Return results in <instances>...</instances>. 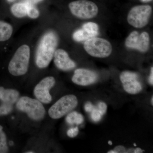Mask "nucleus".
Masks as SVG:
<instances>
[{"label":"nucleus","mask_w":153,"mask_h":153,"mask_svg":"<svg viewBox=\"0 0 153 153\" xmlns=\"http://www.w3.org/2000/svg\"><path fill=\"white\" fill-rule=\"evenodd\" d=\"M55 33L49 31L41 38L36 51V63L38 68H44L49 66L53 58L58 44Z\"/></svg>","instance_id":"1"},{"label":"nucleus","mask_w":153,"mask_h":153,"mask_svg":"<svg viewBox=\"0 0 153 153\" xmlns=\"http://www.w3.org/2000/svg\"><path fill=\"white\" fill-rule=\"evenodd\" d=\"M55 79L52 76H47L40 81L34 88V95L41 102L50 103L52 100L49 91L55 85Z\"/></svg>","instance_id":"9"},{"label":"nucleus","mask_w":153,"mask_h":153,"mask_svg":"<svg viewBox=\"0 0 153 153\" xmlns=\"http://www.w3.org/2000/svg\"><path fill=\"white\" fill-rule=\"evenodd\" d=\"M95 37L86 29L82 28L76 30L73 34V38L76 42L85 41L89 38Z\"/></svg>","instance_id":"16"},{"label":"nucleus","mask_w":153,"mask_h":153,"mask_svg":"<svg viewBox=\"0 0 153 153\" xmlns=\"http://www.w3.org/2000/svg\"><path fill=\"white\" fill-rule=\"evenodd\" d=\"M17 109L27 114L33 120L38 121L43 119L46 111L42 102L38 100L28 97H22L19 99L16 104Z\"/></svg>","instance_id":"3"},{"label":"nucleus","mask_w":153,"mask_h":153,"mask_svg":"<svg viewBox=\"0 0 153 153\" xmlns=\"http://www.w3.org/2000/svg\"><path fill=\"white\" fill-rule=\"evenodd\" d=\"M152 13V7L149 5L135 6L128 13V22L134 27H144L149 23Z\"/></svg>","instance_id":"7"},{"label":"nucleus","mask_w":153,"mask_h":153,"mask_svg":"<svg viewBox=\"0 0 153 153\" xmlns=\"http://www.w3.org/2000/svg\"><path fill=\"white\" fill-rule=\"evenodd\" d=\"M140 1L143 2L147 3L151 1H152V0H140Z\"/></svg>","instance_id":"28"},{"label":"nucleus","mask_w":153,"mask_h":153,"mask_svg":"<svg viewBox=\"0 0 153 153\" xmlns=\"http://www.w3.org/2000/svg\"><path fill=\"white\" fill-rule=\"evenodd\" d=\"M53 58L55 66L62 71H69L76 67V63L70 58L68 53L63 49H56Z\"/></svg>","instance_id":"12"},{"label":"nucleus","mask_w":153,"mask_h":153,"mask_svg":"<svg viewBox=\"0 0 153 153\" xmlns=\"http://www.w3.org/2000/svg\"><path fill=\"white\" fill-rule=\"evenodd\" d=\"M12 104L4 103L0 106V116L8 114L13 110Z\"/></svg>","instance_id":"21"},{"label":"nucleus","mask_w":153,"mask_h":153,"mask_svg":"<svg viewBox=\"0 0 153 153\" xmlns=\"http://www.w3.org/2000/svg\"><path fill=\"white\" fill-rule=\"evenodd\" d=\"M13 32L12 25L8 22L0 20V43L8 41Z\"/></svg>","instance_id":"14"},{"label":"nucleus","mask_w":153,"mask_h":153,"mask_svg":"<svg viewBox=\"0 0 153 153\" xmlns=\"http://www.w3.org/2000/svg\"><path fill=\"white\" fill-rule=\"evenodd\" d=\"M98 78V74L94 71L85 68H78L74 71L72 81L76 85L87 86L95 83Z\"/></svg>","instance_id":"11"},{"label":"nucleus","mask_w":153,"mask_h":153,"mask_svg":"<svg viewBox=\"0 0 153 153\" xmlns=\"http://www.w3.org/2000/svg\"><path fill=\"white\" fill-rule=\"evenodd\" d=\"M8 1H13L14 0H8Z\"/></svg>","instance_id":"34"},{"label":"nucleus","mask_w":153,"mask_h":153,"mask_svg":"<svg viewBox=\"0 0 153 153\" xmlns=\"http://www.w3.org/2000/svg\"><path fill=\"white\" fill-rule=\"evenodd\" d=\"M79 133V129L77 127L74 128H71L69 129L67 131V135L69 137L74 138L76 137Z\"/></svg>","instance_id":"22"},{"label":"nucleus","mask_w":153,"mask_h":153,"mask_svg":"<svg viewBox=\"0 0 153 153\" xmlns=\"http://www.w3.org/2000/svg\"><path fill=\"white\" fill-rule=\"evenodd\" d=\"M19 93L18 91L13 89H5L0 87V100L4 103L13 104L19 98Z\"/></svg>","instance_id":"13"},{"label":"nucleus","mask_w":153,"mask_h":153,"mask_svg":"<svg viewBox=\"0 0 153 153\" xmlns=\"http://www.w3.org/2000/svg\"><path fill=\"white\" fill-rule=\"evenodd\" d=\"M8 152V147L7 143V137L3 128L0 125V153H6Z\"/></svg>","instance_id":"18"},{"label":"nucleus","mask_w":153,"mask_h":153,"mask_svg":"<svg viewBox=\"0 0 153 153\" xmlns=\"http://www.w3.org/2000/svg\"><path fill=\"white\" fill-rule=\"evenodd\" d=\"M134 146H137L136 144L134 143Z\"/></svg>","instance_id":"33"},{"label":"nucleus","mask_w":153,"mask_h":153,"mask_svg":"<svg viewBox=\"0 0 153 153\" xmlns=\"http://www.w3.org/2000/svg\"><path fill=\"white\" fill-rule=\"evenodd\" d=\"M26 153H34V152H26Z\"/></svg>","instance_id":"32"},{"label":"nucleus","mask_w":153,"mask_h":153,"mask_svg":"<svg viewBox=\"0 0 153 153\" xmlns=\"http://www.w3.org/2000/svg\"><path fill=\"white\" fill-rule=\"evenodd\" d=\"M77 104L78 100L75 95L64 96L49 108L48 111L49 116L54 119L60 118L74 109Z\"/></svg>","instance_id":"6"},{"label":"nucleus","mask_w":153,"mask_h":153,"mask_svg":"<svg viewBox=\"0 0 153 153\" xmlns=\"http://www.w3.org/2000/svg\"><path fill=\"white\" fill-rule=\"evenodd\" d=\"M29 3H18L11 6L10 10L13 16L17 18H22L27 16Z\"/></svg>","instance_id":"15"},{"label":"nucleus","mask_w":153,"mask_h":153,"mask_svg":"<svg viewBox=\"0 0 153 153\" xmlns=\"http://www.w3.org/2000/svg\"><path fill=\"white\" fill-rule=\"evenodd\" d=\"M144 151L143 150L141 149L140 148H136V149H134V153H141L143 152Z\"/></svg>","instance_id":"26"},{"label":"nucleus","mask_w":153,"mask_h":153,"mask_svg":"<svg viewBox=\"0 0 153 153\" xmlns=\"http://www.w3.org/2000/svg\"><path fill=\"white\" fill-rule=\"evenodd\" d=\"M9 143H10V145H11H11H12H12H13V141L10 142Z\"/></svg>","instance_id":"31"},{"label":"nucleus","mask_w":153,"mask_h":153,"mask_svg":"<svg viewBox=\"0 0 153 153\" xmlns=\"http://www.w3.org/2000/svg\"><path fill=\"white\" fill-rule=\"evenodd\" d=\"M27 16L30 19H37L40 16V12L39 10L35 6L28 4Z\"/></svg>","instance_id":"20"},{"label":"nucleus","mask_w":153,"mask_h":153,"mask_svg":"<svg viewBox=\"0 0 153 153\" xmlns=\"http://www.w3.org/2000/svg\"><path fill=\"white\" fill-rule=\"evenodd\" d=\"M94 105L92 104L91 102H86L85 103V106H84V108H85V111L87 112H91V111L93 110L94 107Z\"/></svg>","instance_id":"24"},{"label":"nucleus","mask_w":153,"mask_h":153,"mask_svg":"<svg viewBox=\"0 0 153 153\" xmlns=\"http://www.w3.org/2000/svg\"><path fill=\"white\" fill-rule=\"evenodd\" d=\"M151 103L152 105H153V97H152V100H151Z\"/></svg>","instance_id":"30"},{"label":"nucleus","mask_w":153,"mask_h":153,"mask_svg":"<svg viewBox=\"0 0 153 153\" xmlns=\"http://www.w3.org/2000/svg\"><path fill=\"white\" fill-rule=\"evenodd\" d=\"M66 120V122L69 124L78 125L83 123L84 117L79 113L76 111H72L67 116Z\"/></svg>","instance_id":"17"},{"label":"nucleus","mask_w":153,"mask_h":153,"mask_svg":"<svg viewBox=\"0 0 153 153\" xmlns=\"http://www.w3.org/2000/svg\"><path fill=\"white\" fill-rule=\"evenodd\" d=\"M108 144L109 145H111H111H112V141H111V140L108 141Z\"/></svg>","instance_id":"29"},{"label":"nucleus","mask_w":153,"mask_h":153,"mask_svg":"<svg viewBox=\"0 0 153 153\" xmlns=\"http://www.w3.org/2000/svg\"><path fill=\"white\" fill-rule=\"evenodd\" d=\"M68 7L71 13L76 18L88 19L95 17L98 8L95 3L88 0H77L69 3Z\"/></svg>","instance_id":"5"},{"label":"nucleus","mask_w":153,"mask_h":153,"mask_svg":"<svg viewBox=\"0 0 153 153\" xmlns=\"http://www.w3.org/2000/svg\"><path fill=\"white\" fill-rule=\"evenodd\" d=\"M31 50L29 45L23 44L18 48L9 63L8 71L15 76H22L27 72Z\"/></svg>","instance_id":"2"},{"label":"nucleus","mask_w":153,"mask_h":153,"mask_svg":"<svg viewBox=\"0 0 153 153\" xmlns=\"http://www.w3.org/2000/svg\"><path fill=\"white\" fill-rule=\"evenodd\" d=\"M91 119L94 122H97L101 119L102 117L105 114L99 108L97 107V105H94L93 110L91 111Z\"/></svg>","instance_id":"19"},{"label":"nucleus","mask_w":153,"mask_h":153,"mask_svg":"<svg viewBox=\"0 0 153 153\" xmlns=\"http://www.w3.org/2000/svg\"><path fill=\"white\" fill-rule=\"evenodd\" d=\"M83 47L88 54L92 57L98 58L108 57L112 51V46L109 41L97 37L85 41Z\"/></svg>","instance_id":"4"},{"label":"nucleus","mask_w":153,"mask_h":153,"mask_svg":"<svg viewBox=\"0 0 153 153\" xmlns=\"http://www.w3.org/2000/svg\"><path fill=\"white\" fill-rule=\"evenodd\" d=\"M149 33L144 32L140 34L137 31H134L131 33L126 39L125 45L130 49L146 52L149 50Z\"/></svg>","instance_id":"8"},{"label":"nucleus","mask_w":153,"mask_h":153,"mask_svg":"<svg viewBox=\"0 0 153 153\" xmlns=\"http://www.w3.org/2000/svg\"><path fill=\"white\" fill-rule=\"evenodd\" d=\"M121 82L126 92L131 94L140 93L143 86L137 73L130 71H124L121 73Z\"/></svg>","instance_id":"10"},{"label":"nucleus","mask_w":153,"mask_h":153,"mask_svg":"<svg viewBox=\"0 0 153 153\" xmlns=\"http://www.w3.org/2000/svg\"><path fill=\"white\" fill-rule=\"evenodd\" d=\"M149 82L151 85H153V67L151 68L150 75L149 77Z\"/></svg>","instance_id":"25"},{"label":"nucleus","mask_w":153,"mask_h":153,"mask_svg":"<svg viewBox=\"0 0 153 153\" xmlns=\"http://www.w3.org/2000/svg\"><path fill=\"white\" fill-rule=\"evenodd\" d=\"M43 1H44V0H33V2L35 3H39Z\"/></svg>","instance_id":"27"},{"label":"nucleus","mask_w":153,"mask_h":153,"mask_svg":"<svg viewBox=\"0 0 153 153\" xmlns=\"http://www.w3.org/2000/svg\"><path fill=\"white\" fill-rule=\"evenodd\" d=\"M115 153H128V150H126V149L123 146H117L115 147L114 149Z\"/></svg>","instance_id":"23"}]
</instances>
